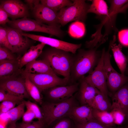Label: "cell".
Listing matches in <instances>:
<instances>
[{"instance_id":"7c38bea8","label":"cell","mask_w":128,"mask_h":128,"mask_svg":"<svg viewBox=\"0 0 128 128\" xmlns=\"http://www.w3.org/2000/svg\"><path fill=\"white\" fill-rule=\"evenodd\" d=\"M8 32L10 50L14 53H19L26 50L30 46L31 40L23 35L21 30L11 27H6Z\"/></svg>"},{"instance_id":"277c9868","label":"cell","mask_w":128,"mask_h":128,"mask_svg":"<svg viewBox=\"0 0 128 128\" xmlns=\"http://www.w3.org/2000/svg\"><path fill=\"white\" fill-rule=\"evenodd\" d=\"M8 23L10 27L23 31L44 32L60 38L63 37L65 35L64 32L60 28L61 27L49 26L27 17L10 20Z\"/></svg>"},{"instance_id":"d590c367","label":"cell","mask_w":128,"mask_h":128,"mask_svg":"<svg viewBox=\"0 0 128 128\" xmlns=\"http://www.w3.org/2000/svg\"><path fill=\"white\" fill-rule=\"evenodd\" d=\"M44 124L43 121L38 120L29 122H23L17 127L18 128H43Z\"/></svg>"},{"instance_id":"e575fe53","label":"cell","mask_w":128,"mask_h":128,"mask_svg":"<svg viewBox=\"0 0 128 128\" xmlns=\"http://www.w3.org/2000/svg\"><path fill=\"white\" fill-rule=\"evenodd\" d=\"M71 119L69 116L59 119L52 128H71L72 125Z\"/></svg>"},{"instance_id":"7a4b0ae2","label":"cell","mask_w":128,"mask_h":128,"mask_svg":"<svg viewBox=\"0 0 128 128\" xmlns=\"http://www.w3.org/2000/svg\"><path fill=\"white\" fill-rule=\"evenodd\" d=\"M40 55L48 62L56 74L70 80L73 56L70 52L52 47L43 51Z\"/></svg>"},{"instance_id":"ac0fdd59","label":"cell","mask_w":128,"mask_h":128,"mask_svg":"<svg viewBox=\"0 0 128 128\" xmlns=\"http://www.w3.org/2000/svg\"><path fill=\"white\" fill-rule=\"evenodd\" d=\"M19 58L12 60H0V80H1L20 73Z\"/></svg>"},{"instance_id":"cb8c5ba5","label":"cell","mask_w":128,"mask_h":128,"mask_svg":"<svg viewBox=\"0 0 128 128\" xmlns=\"http://www.w3.org/2000/svg\"><path fill=\"white\" fill-rule=\"evenodd\" d=\"M92 3L90 5L88 13H92L99 16H105L108 15L109 9L105 1L103 0H91Z\"/></svg>"},{"instance_id":"836d02e7","label":"cell","mask_w":128,"mask_h":128,"mask_svg":"<svg viewBox=\"0 0 128 128\" xmlns=\"http://www.w3.org/2000/svg\"><path fill=\"white\" fill-rule=\"evenodd\" d=\"M0 46L5 47L10 50L8 32L6 27H0Z\"/></svg>"},{"instance_id":"2e32d148","label":"cell","mask_w":128,"mask_h":128,"mask_svg":"<svg viewBox=\"0 0 128 128\" xmlns=\"http://www.w3.org/2000/svg\"><path fill=\"white\" fill-rule=\"evenodd\" d=\"M84 76L79 80L80 84L78 95L81 105H88L95 97L101 92L88 82Z\"/></svg>"},{"instance_id":"30bf717a","label":"cell","mask_w":128,"mask_h":128,"mask_svg":"<svg viewBox=\"0 0 128 128\" xmlns=\"http://www.w3.org/2000/svg\"><path fill=\"white\" fill-rule=\"evenodd\" d=\"M0 88L9 93L23 96L24 98L31 97L26 90L25 78L22 71L18 74L0 80Z\"/></svg>"},{"instance_id":"f546056e","label":"cell","mask_w":128,"mask_h":128,"mask_svg":"<svg viewBox=\"0 0 128 128\" xmlns=\"http://www.w3.org/2000/svg\"><path fill=\"white\" fill-rule=\"evenodd\" d=\"M76 128H121V127L107 126L94 119L85 123H78Z\"/></svg>"},{"instance_id":"ffe728a7","label":"cell","mask_w":128,"mask_h":128,"mask_svg":"<svg viewBox=\"0 0 128 128\" xmlns=\"http://www.w3.org/2000/svg\"><path fill=\"white\" fill-rule=\"evenodd\" d=\"M23 71L35 74H47L57 75L46 60L42 59L35 60L27 64Z\"/></svg>"},{"instance_id":"4fadbf2b","label":"cell","mask_w":128,"mask_h":128,"mask_svg":"<svg viewBox=\"0 0 128 128\" xmlns=\"http://www.w3.org/2000/svg\"><path fill=\"white\" fill-rule=\"evenodd\" d=\"M79 84L76 83L69 85L57 86L46 90L48 97L53 101L59 103L65 101L73 96L78 90Z\"/></svg>"},{"instance_id":"ab89813d","label":"cell","mask_w":128,"mask_h":128,"mask_svg":"<svg viewBox=\"0 0 128 128\" xmlns=\"http://www.w3.org/2000/svg\"><path fill=\"white\" fill-rule=\"evenodd\" d=\"M35 118L36 119L35 114L31 111L27 110L22 117L23 122H31L32 121V120Z\"/></svg>"},{"instance_id":"8d00e7d4","label":"cell","mask_w":128,"mask_h":128,"mask_svg":"<svg viewBox=\"0 0 128 128\" xmlns=\"http://www.w3.org/2000/svg\"><path fill=\"white\" fill-rule=\"evenodd\" d=\"M16 104L15 103L8 101L1 102L0 105V114L7 113L15 107Z\"/></svg>"},{"instance_id":"7402d4cb","label":"cell","mask_w":128,"mask_h":128,"mask_svg":"<svg viewBox=\"0 0 128 128\" xmlns=\"http://www.w3.org/2000/svg\"><path fill=\"white\" fill-rule=\"evenodd\" d=\"M122 48L121 45H117L115 43L113 44L111 47L115 60L121 74L124 75L127 68L128 61L127 58L122 51Z\"/></svg>"},{"instance_id":"83f0119b","label":"cell","mask_w":128,"mask_h":128,"mask_svg":"<svg viewBox=\"0 0 128 128\" xmlns=\"http://www.w3.org/2000/svg\"><path fill=\"white\" fill-rule=\"evenodd\" d=\"M25 106L23 101L8 112L7 113L10 124H16L17 121L22 117L24 112Z\"/></svg>"},{"instance_id":"f1b7e54d","label":"cell","mask_w":128,"mask_h":128,"mask_svg":"<svg viewBox=\"0 0 128 128\" xmlns=\"http://www.w3.org/2000/svg\"><path fill=\"white\" fill-rule=\"evenodd\" d=\"M24 98L23 96L12 94L0 88V102L8 101L15 103L18 105L23 101Z\"/></svg>"},{"instance_id":"e0dca14e","label":"cell","mask_w":128,"mask_h":128,"mask_svg":"<svg viewBox=\"0 0 128 128\" xmlns=\"http://www.w3.org/2000/svg\"><path fill=\"white\" fill-rule=\"evenodd\" d=\"M112 100L111 110L114 109H119L125 114L126 118L128 111V82L114 93Z\"/></svg>"},{"instance_id":"b9f144b4","label":"cell","mask_w":128,"mask_h":128,"mask_svg":"<svg viewBox=\"0 0 128 128\" xmlns=\"http://www.w3.org/2000/svg\"><path fill=\"white\" fill-rule=\"evenodd\" d=\"M8 128H18L16 124H10Z\"/></svg>"},{"instance_id":"d6986e66","label":"cell","mask_w":128,"mask_h":128,"mask_svg":"<svg viewBox=\"0 0 128 128\" xmlns=\"http://www.w3.org/2000/svg\"><path fill=\"white\" fill-rule=\"evenodd\" d=\"M92 110V108L88 105L76 106L72 109L69 117L78 123H85L95 119Z\"/></svg>"},{"instance_id":"d4e9b609","label":"cell","mask_w":128,"mask_h":128,"mask_svg":"<svg viewBox=\"0 0 128 128\" xmlns=\"http://www.w3.org/2000/svg\"><path fill=\"white\" fill-rule=\"evenodd\" d=\"M92 113L94 118L103 124L108 126H116L110 112L101 111L92 108Z\"/></svg>"},{"instance_id":"9c48e42d","label":"cell","mask_w":128,"mask_h":128,"mask_svg":"<svg viewBox=\"0 0 128 128\" xmlns=\"http://www.w3.org/2000/svg\"><path fill=\"white\" fill-rule=\"evenodd\" d=\"M105 51V49L104 48L96 67L88 76L84 77V78L89 84L108 98L109 92L104 69V57Z\"/></svg>"},{"instance_id":"44dd1931","label":"cell","mask_w":128,"mask_h":128,"mask_svg":"<svg viewBox=\"0 0 128 128\" xmlns=\"http://www.w3.org/2000/svg\"><path fill=\"white\" fill-rule=\"evenodd\" d=\"M41 43L36 46H32L26 51L23 55L19 58L20 69L28 63L35 60L41 54L43 49L45 45Z\"/></svg>"},{"instance_id":"ee69618b","label":"cell","mask_w":128,"mask_h":128,"mask_svg":"<svg viewBox=\"0 0 128 128\" xmlns=\"http://www.w3.org/2000/svg\"><path fill=\"white\" fill-rule=\"evenodd\" d=\"M125 122H126L127 123L126 124H128V112L126 118Z\"/></svg>"},{"instance_id":"5b68a950","label":"cell","mask_w":128,"mask_h":128,"mask_svg":"<svg viewBox=\"0 0 128 128\" xmlns=\"http://www.w3.org/2000/svg\"><path fill=\"white\" fill-rule=\"evenodd\" d=\"M70 5L61 9L58 13V22L64 26L73 21L85 22L90 5L83 0H72Z\"/></svg>"},{"instance_id":"8fae6325","label":"cell","mask_w":128,"mask_h":128,"mask_svg":"<svg viewBox=\"0 0 128 128\" xmlns=\"http://www.w3.org/2000/svg\"><path fill=\"white\" fill-rule=\"evenodd\" d=\"M22 34L32 39L49 45L52 47L71 53H76L77 51L81 47V44H74L43 36L23 32Z\"/></svg>"},{"instance_id":"1f68e13d","label":"cell","mask_w":128,"mask_h":128,"mask_svg":"<svg viewBox=\"0 0 128 128\" xmlns=\"http://www.w3.org/2000/svg\"><path fill=\"white\" fill-rule=\"evenodd\" d=\"M111 113L115 125H121L126 121V116L121 110L117 109H114L110 111Z\"/></svg>"},{"instance_id":"8992f818","label":"cell","mask_w":128,"mask_h":128,"mask_svg":"<svg viewBox=\"0 0 128 128\" xmlns=\"http://www.w3.org/2000/svg\"><path fill=\"white\" fill-rule=\"evenodd\" d=\"M114 43L113 40L110 41L108 50L105 51L104 60V69L107 88L113 94L128 82V76L118 73L111 64L110 51L111 45Z\"/></svg>"},{"instance_id":"9a60e30c","label":"cell","mask_w":128,"mask_h":128,"mask_svg":"<svg viewBox=\"0 0 128 128\" xmlns=\"http://www.w3.org/2000/svg\"><path fill=\"white\" fill-rule=\"evenodd\" d=\"M0 7L7 13L12 20L27 17L29 14L27 5L18 0H6L0 1Z\"/></svg>"},{"instance_id":"ba28073f","label":"cell","mask_w":128,"mask_h":128,"mask_svg":"<svg viewBox=\"0 0 128 128\" xmlns=\"http://www.w3.org/2000/svg\"><path fill=\"white\" fill-rule=\"evenodd\" d=\"M22 72L36 85L40 93L54 87L67 85L70 80L65 78H60L57 75L26 73L22 69Z\"/></svg>"},{"instance_id":"52a82bcc","label":"cell","mask_w":128,"mask_h":128,"mask_svg":"<svg viewBox=\"0 0 128 128\" xmlns=\"http://www.w3.org/2000/svg\"><path fill=\"white\" fill-rule=\"evenodd\" d=\"M110 6L107 15L104 17L100 24L98 27L94 35L97 37L102 36L101 33L102 27L104 26L105 32L103 35L102 43H104L107 40L108 35L113 30L117 32L118 30L115 26V21L117 14L119 13L120 9L123 6V3L121 0H109Z\"/></svg>"},{"instance_id":"74e56055","label":"cell","mask_w":128,"mask_h":128,"mask_svg":"<svg viewBox=\"0 0 128 128\" xmlns=\"http://www.w3.org/2000/svg\"><path fill=\"white\" fill-rule=\"evenodd\" d=\"M118 38L121 43L125 46H128V29L122 30L119 32Z\"/></svg>"},{"instance_id":"603a6c76","label":"cell","mask_w":128,"mask_h":128,"mask_svg":"<svg viewBox=\"0 0 128 128\" xmlns=\"http://www.w3.org/2000/svg\"><path fill=\"white\" fill-rule=\"evenodd\" d=\"M88 105L100 111L110 112L111 106L108 98L101 92L97 94Z\"/></svg>"},{"instance_id":"6da1fadb","label":"cell","mask_w":128,"mask_h":128,"mask_svg":"<svg viewBox=\"0 0 128 128\" xmlns=\"http://www.w3.org/2000/svg\"><path fill=\"white\" fill-rule=\"evenodd\" d=\"M97 48L88 50H78L77 54L73 56L70 69L71 80H80L85 74L92 72L100 58L99 52L97 50Z\"/></svg>"},{"instance_id":"d6a6232c","label":"cell","mask_w":128,"mask_h":128,"mask_svg":"<svg viewBox=\"0 0 128 128\" xmlns=\"http://www.w3.org/2000/svg\"><path fill=\"white\" fill-rule=\"evenodd\" d=\"M16 56L10 50L4 46H0V60H12L17 59Z\"/></svg>"},{"instance_id":"4dcf8cb0","label":"cell","mask_w":128,"mask_h":128,"mask_svg":"<svg viewBox=\"0 0 128 128\" xmlns=\"http://www.w3.org/2000/svg\"><path fill=\"white\" fill-rule=\"evenodd\" d=\"M27 110L32 112L35 115L36 119L43 121V116L41 109L36 104L30 101H24Z\"/></svg>"},{"instance_id":"484cf974","label":"cell","mask_w":128,"mask_h":128,"mask_svg":"<svg viewBox=\"0 0 128 128\" xmlns=\"http://www.w3.org/2000/svg\"><path fill=\"white\" fill-rule=\"evenodd\" d=\"M25 78V85L27 91L29 95L36 102L41 105L43 102L40 92L36 85L29 79L28 77L22 72Z\"/></svg>"},{"instance_id":"3957f363","label":"cell","mask_w":128,"mask_h":128,"mask_svg":"<svg viewBox=\"0 0 128 128\" xmlns=\"http://www.w3.org/2000/svg\"><path fill=\"white\" fill-rule=\"evenodd\" d=\"M41 110L43 116V122L49 125L61 118L69 117L73 108L77 106L75 97L59 103L43 102Z\"/></svg>"},{"instance_id":"60d3db41","label":"cell","mask_w":128,"mask_h":128,"mask_svg":"<svg viewBox=\"0 0 128 128\" xmlns=\"http://www.w3.org/2000/svg\"><path fill=\"white\" fill-rule=\"evenodd\" d=\"M25 1L32 10L37 5L40 3V2L39 0H25Z\"/></svg>"},{"instance_id":"7bdbcfd3","label":"cell","mask_w":128,"mask_h":128,"mask_svg":"<svg viewBox=\"0 0 128 128\" xmlns=\"http://www.w3.org/2000/svg\"><path fill=\"white\" fill-rule=\"evenodd\" d=\"M121 128H128V124H126L122 127Z\"/></svg>"},{"instance_id":"4316f807","label":"cell","mask_w":128,"mask_h":128,"mask_svg":"<svg viewBox=\"0 0 128 128\" xmlns=\"http://www.w3.org/2000/svg\"><path fill=\"white\" fill-rule=\"evenodd\" d=\"M40 1L42 4L57 12L73 3L72 0H41Z\"/></svg>"},{"instance_id":"f35d334b","label":"cell","mask_w":128,"mask_h":128,"mask_svg":"<svg viewBox=\"0 0 128 128\" xmlns=\"http://www.w3.org/2000/svg\"><path fill=\"white\" fill-rule=\"evenodd\" d=\"M8 15L6 11L0 7V24L5 25L10 21Z\"/></svg>"},{"instance_id":"5bb4252c","label":"cell","mask_w":128,"mask_h":128,"mask_svg":"<svg viewBox=\"0 0 128 128\" xmlns=\"http://www.w3.org/2000/svg\"><path fill=\"white\" fill-rule=\"evenodd\" d=\"M32 10L34 16L37 21L49 26L61 27L58 22V12L40 3L37 5Z\"/></svg>"},{"instance_id":"f6af8a7d","label":"cell","mask_w":128,"mask_h":128,"mask_svg":"<svg viewBox=\"0 0 128 128\" xmlns=\"http://www.w3.org/2000/svg\"><path fill=\"white\" fill-rule=\"evenodd\" d=\"M127 61H128V58H127ZM127 71L128 72V67H127V69H126V71H125L126 72V71Z\"/></svg>"}]
</instances>
